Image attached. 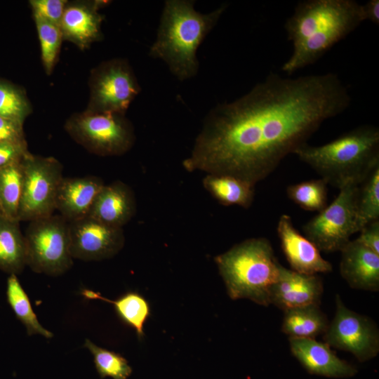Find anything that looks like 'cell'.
I'll return each instance as SVG.
<instances>
[{
    "label": "cell",
    "mask_w": 379,
    "mask_h": 379,
    "mask_svg": "<svg viewBox=\"0 0 379 379\" xmlns=\"http://www.w3.org/2000/svg\"><path fill=\"white\" fill-rule=\"evenodd\" d=\"M351 101L335 73L296 78L270 73L241 97L208 112L184 166L255 185Z\"/></svg>",
    "instance_id": "obj_1"
},
{
    "label": "cell",
    "mask_w": 379,
    "mask_h": 379,
    "mask_svg": "<svg viewBox=\"0 0 379 379\" xmlns=\"http://www.w3.org/2000/svg\"><path fill=\"white\" fill-rule=\"evenodd\" d=\"M364 20L361 4L355 0L298 1L284 24L293 52L281 70L291 75L314 64Z\"/></svg>",
    "instance_id": "obj_2"
},
{
    "label": "cell",
    "mask_w": 379,
    "mask_h": 379,
    "mask_svg": "<svg viewBox=\"0 0 379 379\" xmlns=\"http://www.w3.org/2000/svg\"><path fill=\"white\" fill-rule=\"evenodd\" d=\"M194 1H165L157 38L149 55L164 60L180 81L196 76L199 69L197 51L227 8L222 4L208 13L194 8Z\"/></svg>",
    "instance_id": "obj_3"
},
{
    "label": "cell",
    "mask_w": 379,
    "mask_h": 379,
    "mask_svg": "<svg viewBox=\"0 0 379 379\" xmlns=\"http://www.w3.org/2000/svg\"><path fill=\"white\" fill-rule=\"evenodd\" d=\"M293 154L339 190L349 183L360 185L379 167V128L359 126L322 145L305 143Z\"/></svg>",
    "instance_id": "obj_4"
},
{
    "label": "cell",
    "mask_w": 379,
    "mask_h": 379,
    "mask_svg": "<svg viewBox=\"0 0 379 379\" xmlns=\"http://www.w3.org/2000/svg\"><path fill=\"white\" fill-rule=\"evenodd\" d=\"M215 260L231 299L246 298L262 306L270 304V290L281 265L267 239H246Z\"/></svg>",
    "instance_id": "obj_5"
},
{
    "label": "cell",
    "mask_w": 379,
    "mask_h": 379,
    "mask_svg": "<svg viewBox=\"0 0 379 379\" xmlns=\"http://www.w3.org/2000/svg\"><path fill=\"white\" fill-rule=\"evenodd\" d=\"M24 237L26 265L34 272L58 276L72 267L69 222L60 214L29 221Z\"/></svg>",
    "instance_id": "obj_6"
},
{
    "label": "cell",
    "mask_w": 379,
    "mask_h": 379,
    "mask_svg": "<svg viewBox=\"0 0 379 379\" xmlns=\"http://www.w3.org/2000/svg\"><path fill=\"white\" fill-rule=\"evenodd\" d=\"M22 190L18 219L32 221L53 215L62 166L53 157L28 152L21 160Z\"/></svg>",
    "instance_id": "obj_7"
},
{
    "label": "cell",
    "mask_w": 379,
    "mask_h": 379,
    "mask_svg": "<svg viewBox=\"0 0 379 379\" xmlns=\"http://www.w3.org/2000/svg\"><path fill=\"white\" fill-rule=\"evenodd\" d=\"M359 185L349 183L340 188L338 195L329 205L305 223V236L320 251H340L359 232L357 199Z\"/></svg>",
    "instance_id": "obj_8"
},
{
    "label": "cell",
    "mask_w": 379,
    "mask_h": 379,
    "mask_svg": "<svg viewBox=\"0 0 379 379\" xmlns=\"http://www.w3.org/2000/svg\"><path fill=\"white\" fill-rule=\"evenodd\" d=\"M66 129L80 145L102 156L124 154L135 139L131 124L119 114L88 111L71 119Z\"/></svg>",
    "instance_id": "obj_9"
},
{
    "label": "cell",
    "mask_w": 379,
    "mask_h": 379,
    "mask_svg": "<svg viewBox=\"0 0 379 379\" xmlns=\"http://www.w3.org/2000/svg\"><path fill=\"white\" fill-rule=\"evenodd\" d=\"M324 335L330 347L349 352L366 361L379 352V331L369 317L347 308L340 296H335V316Z\"/></svg>",
    "instance_id": "obj_10"
},
{
    "label": "cell",
    "mask_w": 379,
    "mask_h": 379,
    "mask_svg": "<svg viewBox=\"0 0 379 379\" xmlns=\"http://www.w3.org/2000/svg\"><path fill=\"white\" fill-rule=\"evenodd\" d=\"M140 92V87L126 61L106 62L93 77L88 111L124 115Z\"/></svg>",
    "instance_id": "obj_11"
},
{
    "label": "cell",
    "mask_w": 379,
    "mask_h": 379,
    "mask_svg": "<svg viewBox=\"0 0 379 379\" xmlns=\"http://www.w3.org/2000/svg\"><path fill=\"white\" fill-rule=\"evenodd\" d=\"M70 251L73 258L101 260L116 255L123 247L122 228L86 216L69 222Z\"/></svg>",
    "instance_id": "obj_12"
},
{
    "label": "cell",
    "mask_w": 379,
    "mask_h": 379,
    "mask_svg": "<svg viewBox=\"0 0 379 379\" xmlns=\"http://www.w3.org/2000/svg\"><path fill=\"white\" fill-rule=\"evenodd\" d=\"M277 232L281 248L292 270L308 275L333 270L332 265L322 258L318 248L296 230L290 215L282 214L279 217Z\"/></svg>",
    "instance_id": "obj_13"
},
{
    "label": "cell",
    "mask_w": 379,
    "mask_h": 379,
    "mask_svg": "<svg viewBox=\"0 0 379 379\" xmlns=\"http://www.w3.org/2000/svg\"><path fill=\"white\" fill-rule=\"evenodd\" d=\"M324 291L318 274H304L281 265L270 290V302L283 311L308 305H319Z\"/></svg>",
    "instance_id": "obj_14"
},
{
    "label": "cell",
    "mask_w": 379,
    "mask_h": 379,
    "mask_svg": "<svg viewBox=\"0 0 379 379\" xmlns=\"http://www.w3.org/2000/svg\"><path fill=\"white\" fill-rule=\"evenodd\" d=\"M292 354L310 373L328 378H350L357 370L339 358L326 343L314 338H288Z\"/></svg>",
    "instance_id": "obj_15"
},
{
    "label": "cell",
    "mask_w": 379,
    "mask_h": 379,
    "mask_svg": "<svg viewBox=\"0 0 379 379\" xmlns=\"http://www.w3.org/2000/svg\"><path fill=\"white\" fill-rule=\"evenodd\" d=\"M340 273L354 289L379 291V255L356 239L340 251Z\"/></svg>",
    "instance_id": "obj_16"
},
{
    "label": "cell",
    "mask_w": 379,
    "mask_h": 379,
    "mask_svg": "<svg viewBox=\"0 0 379 379\" xmlns=\"http://www.w3.org/2000/svg\"><path fill=\"white\" fill-rule=\"evenodd\" d=\"M104 185L100 178L93 175L64 177L58 190L55 210L68 222L88 216Z\"/></svg>",
    "instance_id": "obj_17"
},
{
    "label": "cell",
    "mask_w": 379,
    "mask_h": 379,
    "mask_svg": "<svg viewBox=\"0 0 379 379\" xmlns=\"http://www.w3.org/2000/svg\"><path fill=\"white\" fill-rule=\"evenodd\" d=\"M135 201L130 188L121 182L102 187L88 216L106 225L122 228L133 216Z\"/></svg>",
    "instance_id": "obj_18"
},
{
    "label": "cell",
    "mask_w": 379,
    "mask_h": 379,
    "mask_svg": "<svg viewBox=\"0 0 379 379\" xmlns=\"http://www.w3.org/2000/svg\"><path fill=\"white\" fill-rule=\"evenodd\" d=\"M104 3L67 4L60 22L62 36L81 48L98 40L101 37L100 25L103 17L98 9Z\"/></svg>",
    "instance_id": "obj_19"
},
{
    "label": "cell",
    "mask_w": 379,
    "mask_h": 379,
    "mask_svg": "<svg viewBox=\"0 0 379 379\" xmlns=\"http://www.w3.org/2000/svg\"><path fill=\"white\" fill-rule=\"evenodd\" d=\"M25 265V241L20 221L0 213V270L17 275Z\"/></svg>",
    "instance_id": "obj_20"
},
{
    "label": "cell",
    "mask_w": 379,
    "mask_h": 379,
    "mask_svg": "<svg viewBox=\"0 0 379 379\" xmlns=\"http://www.w3.org/2000/svg\"><path fill=\"white\" fill-rule=\"evenodd\" d=\"M281 331L288 338H315L326 331L329 322L319 305H308L284 311Z\"/></svg>",
    "instance_id": "obj_21"
},
{
    "label": "cell",
    "mask_w": 379,
    "mask_h": 379,
    "mask_svg": "<svg viewBox=\"0 0 379 379\" xmlns=\"http://www.w3.org/2000/svg\"><path fill=\"white\" fill-rule=\"evenodd\" d=\"M206 189L222 204L248 208L253 201L255 185L227 175L208 174L204 180Z\"/></svg>",
    "instance_id": "obj_22"
},
{
    "label": "cell",
    "mask_w": 379,
    "mask_h": 379,
    "mask_svg": "<svg viewBox=\"0 0 379 379\" xmlns=\"http://www.w3.org/2000/svg\"><path fill=\"white\" fill-rule=\"evenodd\" d=\"M81 295L87 299L101 300L112 304L120 319L135 331L138 337L144 336L143 327L150 315V307L145 298L139 293L128 292L115 300H109L89 289H83Z\"/></svg>",
    "instance_id": "obj_23"
},
{
    "label": "cell",
    "mask_w": 379,
    "mask_h": 379,
    "mask_svg": "<svg viewBox=\"0 0 379 379\" xmlns=\"http://www.w3.org/2000/svg\"><path fill=\"white\" fill-rule=\"evenodd\" d=\"M6 298L16 317L25 326L29 335L39 334L46 338L53 336L39 323L28 295L15 274H9L7 279Z\"/></svg>",
    "instance_id": "obj_24"
},
{
    "label": "cell",
    "mask_w": 379,
    "mask_h": 379,
    "mask_svg": "<svg viewBox=\"0 0 379 379\" xmlns=\"http://www.w3.org/2000/svg\"><path fill=\"white\" fill-rule=\"evenodd\" d=\"M22 190L21 161L0 169V213L18 220Z\"/></svg>",
    "instance_id": "obj_25"
},
{
    "label": "cell",
    "mask_w": 379,
    "mask_h": 379,
    "mask_svg": "<svg viewBox=\"0 0 379 379\" xmlns=\"http://www.w3.org/2000/svg\"><path fill=\"white\" fill-rule=\"evenodd\" d=\"M327 185L321 178L302 181L288 185L286 194L301 208L319 213L327 206Z\"/></svg>",
    "instance_id": "obj_26"
},
{
    "label": "cell",
    "mask_w": 379,
    "mask_h": 379,
    "mask_svg": "<svg viewBox=\"0 0 379 379\" xmlns=\"http://www.w3.org/2000/svg\"><path fill=\"white\" fill-rule=\"evenodd\" d=\"M360 185L357 199L359 232L366 225L379 220V167Z\"/></svg>",
    "instance_id": "obj_27"
},
{
    "label": "cell",
    "mask_w": 379,
    "mask_h": 379,
    "mask_svg": "<svg viewBox=\"0 0 379 379\" xmlns=\"http://www.w3.org/2000/svg\"><path fill=\"white\" fill-rule=\"evenodd\" d=\"M84 347L93 356L95 368L101 378L127 379L131 374L132 368L128 361L119 354L98 347L88 339L85 340Z\"/></svg>",
    "instance_id": "obj_28"
},
{
    "label": "cell",
    "mask_w": 379,
    "mask_h": 379,
    "mask_svg": "<svg viewBox=\"0 0 379 379\" xmlns=\"http://www.w3.org/2000/svg\"><path fill=\"white\" fill-rule=\"evenodd\" d=\"M41 45V59L48 74L51 73L60 50L62 32L60 27L34 18Z\"/></svg>",
    "instance_id": "obj_29"
},
{
    "label": "cell",
    "mask_w": 379,
    "mask_h": 379,
    "mask_svg": "<svg viewBox=\"0 0 379 379\" xmlns=\"http://www.w3.org/2000/svg\"><path fill=\"white\" fill-rule=\"evenodd\" d=\"M30 109L23 93L13 86L0 81V116L23 124Z\"/></svg>",
    "instance_id": "obj_30"
},
{
    "label": "cell",
    "mask_w": 379,
    "mask_h": 379,
    "mask_svg": "<svg viewBox=\"0 0 379 379\" xmlns=\"http://www.w3.org/2000/svg\"><path fill=\"white\" fill-rule=\"evenodd\" d=\"M34 18H39L60 27L67 1L64 0H32Z\"/></svg>",
    "instance_id": "obj_31"
},
{
    "label": "cell",
    "mask_w": 379,
    "mask_h": 379,
    "mask_svg": "<svg viewBox=\"0 0 379 379\" xmlns=\"http://www.w3.org/2000/svg\"><path fill=\"white\" fill-rule=\"evenodd\" d=\"M0 142L27 143L22 124L0 116Z\"/></svg>",
    "instance_id": "obj_32"
},
{
    "label": "cell",
    "mask_w": 379,
    "mask_h": 379,
    "mask_svg": "<svg viewBox=\"0 0 379 379\" xmlns=\"http://www.w3.org/2000/svg\"><path fill=\"white\" fill-rule=\"evenodd\" d=\"M28 152L27 143L0 142V169L20 161Z\"/></svg>",
    "instance_id": "obj_33"
},
{
    "label": "cell",
    "mask_w": 379,
    "mask_h": 379,
    "mask_svg": "<svg viewBox=\"0 0 379 379\" xmlns=\"http://www.w3.org/2000/svg\"><path fill=\"white\" fill-rule=\"evenodd\" d=\"M359 232L356 240L379 255V220L366 225Z\"/></svg>",
    "instance_id": "obj_34"
},
{
    "label": "cell",
    "mask_w": 379,
    "mask_h": 379,
    "mask_svg": "<svg viewBox=\"0 0 379 379\" xmlns=\"http://www.w3.org/2000/svg\"><path fill=\"white\" fill-rule=\"evenodd\" d=\"M364 20L379 25V0H369L361 4Z\"/></svg>",
    "instance_id": "obj_35"
}]
</instances>
